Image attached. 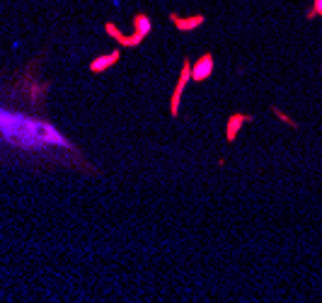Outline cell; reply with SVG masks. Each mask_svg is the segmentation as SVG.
Listing matches in <instances>:
<instances>
[{
  "label": "cell",
  "mask_w": 322,
  "mask_h": 303,
  "mask_svg": "<svg viewBox=\"0 0 322 303\" xmlns=\"http://www.w3.org/2000/svg\"><path fill=\"white\" fill-rule=\"evenodd\" d=\"M320 15H322V0H313V7L308 10V20L320 17Z\"/></svg>",
  "instance_id": "5"
},
{
  "label": "cell",
  "mask_w": 322,
  "mask_h": 303,
  "mask_svg": "<svg viewBox=\"0 0 322 303\" xmlns=\"http://www.w3.org/2000/svg\"><path fill=\"white\" fill-rule=\"evenodd\" d=\"M211 73H213V56H211V53H204V56L196 61V66L191 68V78H194V80H206Z\"/></svg>",
  "instance_id": "1"
},
{
  "label": "cell",
  "mask_w": 322,
  "mask_h": 303,
  "mask_svg": "<svg viewBox=\"0 0 322 303\" xmlns=\"http://www.w3.org/2000/svg\"><path fill=\"white\" fill-rule=\"evenodd\" d=\"M272 112H274V114H276V117H278V119H281L283 124H288V126H293V129L298 126V124H296V121H293V119H291V117H286V114H283V112H281L278 107H272Z\"/></svg>",
  "instance_id": "6"
},
{
  "label": "cell",
  "mask_w": 322,
  "mask_h": 303,
  "mask_svg": "<svg viewBox=\"0 0 322 303\" xmlns=\"http://www.w3.org/2000/svg\"><path fill=\"white\" fill-rule=\"evenodd\" d=\"M242 121H250V117H247V114H232V117L228 119V131H226L228 141H232L235 136H237V131H240Z\"/></svg>",
  "instance_id": "2"
},
{
  "label": "cell",
  "mask_w": 322,
  "mask_h": 303,
  "mask_svg": "<svg viewBox=\"0 0 322 303\" xmlns=\"http://www.w3.org/2000/svg\"><path fill=\"white\" fill-rule=\"evenodd\" d=\"M172 22L180 24V29H184V32H186V29H194L196 24L204 22V15H196V17H191V20H180V17H175V15H172Z\"/></svg>",
  "instance_id": "4"
},
{
  "label": "cell",
  "mask_w": 322,
  "mask_h": 303,
  "mask_svg": "<svg viewBox=\"0 0 322 303\" xmlns=\"http://www.w3.org/2000/svg\"><path fill=\"white\" fill-rule=\"evenodd\" d=\"M116 61H119V51H114V53H109V56H102V58H94L90 68L94 70V73H99V70L109 68V66H112V63H116Z\"/></svg>",
  "instance_id": "3"
}]
</instances>
